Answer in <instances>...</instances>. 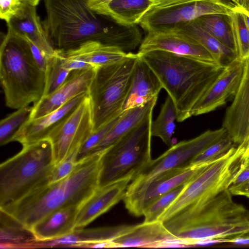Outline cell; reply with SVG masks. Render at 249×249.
Wrapping results in <instances>:
<instances>
[{
	"label": "cell",
	"mask_w": 249,
	"mask_h": 249,
	"mask_svg": "<svg viewBox=\"0 0 249 249\" xmlns=\"http://www.w3.org/2000/svg\"><path fill=\"white\" fill-rule=\"evenodd\" d=\"M138 53H128L118 63L96 68L88 91L93 131L100 128L124 111Z\"/></svg>",
	"instance_id": "ba28073f"
},
{
	"label": "cell",
	"mask_w": 249,
	"mask_h": 249,
	"mask_svg": "<svg viewBox=\"0 0 249 249\" xmlns=\"http://www.w3.org/2000/svg\"><path fill=\"white\" fill-rule=\"evenodd\" d=\"M211 162L178 167L161 174L133 192L125 194L123 199L125 208L134 216L143 215L144 208L153 200L187 183Z\"/></svg>",
	"instance_id": "4fadbf2b"
},
{
	"label": "cell",
	"mask_w": 249,
	"mask_h": 249,
	"mask_svg": "<svg viewBox=\"0 0 249 249\" xmlns=\"http://www.w3.org/2000/svg\"><path fill=\"white\" fill-rule=\"evenodd\" d=\"M157 99L158 97H156L142 105L124 110L104 139L93 149L91 154L110 146L149 114L153 113Z\"/></svg>",
	"instance_id": "484cf974"
},
{
	"label": "cell",
	"mask_w": 249,
	"mask_h": 249,
	"mask_svg": "<svg viewBox=\"0 0 249 249\" xmlns=\"http://www.w3.org/2000/svg\"><path fill=\"white\" fill-rule=\"evenodd\" d=\"M175 26L185 32L206 49L220 65L226 67L237 58L235 53L204 29L196 20Z\"/></svg>",
	"instance_id": "4316f807"
},
{
	"label": "cell",
	"mask_w": 249,
	"mask_h": 249,
	"mask_svg": "<svg viewBox=\"0 0 249 249\" xmlns=\"http://www.w3.org/2000/svg\"><path fill=\"white\" fill-rule=\"evenodd\" d=\"M0 249H26L36 240L31 230L0 211Z\"/></svg>",
	"instance_id": "f1b7e54d"
},
{
	"label": "cell",
	"mask_w": 249,
	"mask_h": 249,
	"mask_svg": "<svg viewBox=\"0 0 249 249\" xmlns=\"http://www.w3.org/2000/svg\"><path fill=\"white\" fill-rule=\"evenodd\" d=\"M58 53L65 57L85 62L95 68L118 63L126 58L128 54V53L118 47L104 44L96 41H89L74 49Z\"/></svg>",
	"instance_id": "cb8c5ba5"
},
{
	"label": "cell",
	"mask_w": 249,
	"mask_h": 249,
	"mask_svg": "<svg viewBox=\"0 0 249 249\" xmlns=\"http://www.w3.org/2000/svg\"><path fill=\"white\" fill-rule=\"evenodd\" d=\"M228 15L235 42L237 58L245 61L249 58V29L238 7Z\"/></svg>",
	"instance_id": "d6a6232c"
},
{
	"label": "cell",
	"mask_w": 249,
	"mask_h": 249,
	"mask_svg": "<svg viewBox=\"0 0 249 249\" xmlns=\"http://www.w3.org/2000/svg\"><path fill=\"white\" fill-rule=\"evenodd\" d=\"M239 10L242 14L245 23L249 29V11L240 7H239Z\"/></svg>",
	"instance_id": "c3c4849f"
},
{
	"label": "cell",
	"mask_w": 249,
	"mask_h": 249,
	"mask_svg": "<svg viewBox=\"0 0 249 249\" xmlns=\"http://www.w3.org/2000/svg\"><path fill=\"white\" fill-rule=\"evenodd\" d=\"M96 68L71 71L65 82L51 94L43 96L36 105L30 119H36L58 109L67 102L88 92Z\"/></svg>",
	"instance_id": "ac0fdd59"
},
{
	"label": "cell",
	"mask_w": 249,
	"mask_h": 249,
	"mask_svg": "<svg viewBox=\"0 0 249 249\" xmlns=\"http://www.w3.org/2000/svg\"><path fill=\"white\" fill-rule=\"evenodd\" d=\"M46 17L42 25L54 50L63 53L84 42L96 41L125 52L142 41L135 25L114 27L89 6L88 0H43Z\"/></svg>",
	"instance_id": "6da1fadb"
},
{
	"label": "cell",
	"mask_w": 249,
	"mask_h": 249,
	"mask_svg": "<svg viewBox=\"0 0 249 249\" xmlns=\"http://www.w3.org/2000/svg\"><path fill=\"white\" fill-rule=\"evenodd\" d=\"M154 2L153 7L148 11L173 7L201 0H151Z\"/></svg>",
	"instance_id": "b9f144b4"
},
{
	"label": "cell",
	"mask_w": 249,
	"mask_h": 249,
	"mask_svg": "<svg viewBox=\"0 0 249 249\" xmlns=\"http://www.w3.org/2000/svg\"><path fill=\"white\" fill-rule=\"evenodd\" d=\"M185 247L204 240L232 238L249 233V210L226 189L202 205L163 222Z\"/></svg>",
	"instance_id": "277c9868"
},
{
	"label": "cell",
	"mask_w": 249,
	"mask_h": 249,
	"mask_svg": "<svg viewBox=\"0 0 249 249\" xmlns=\"http://www.w3.org/2000/svg\"><path fill=\"white\" fill-rule=\"evenodd\" d=\"M236 6L249 11V0H229Z\"/></svg>",
	"instance_id": "7dc6e473"
},
{
	"label": "cell",
	"mask_w": 249,
	"mask_h": 249,
	"mask_svg": "<svg viewBox=\"0 0 249 249\" xmlns=\"http://www.w3.org/2000/svg\"><path fill=\"white\" fill-rule=\"evenodd\" d=\"M7 24L8 31L31 41L49 57L56 54L37 15L35 6L23 2L18 12Z\"/></svg>",
	"instance_id": "7402d4cb"
},
{
	"label": "cell",
	"mask_w": 249,
	"mask_h": 249,
	"mask_svg": "<svg viewBox=\"0 0 249 249\" xmlns=\"http://www.w3.org/2000/svg\"><path fill=\"white\" fill-rule=\"evenodd\" d=\"M231 243L237 246H249V235L232 238Z\"/></svg>",
	"instance_id": "bcb514c9"
},
{
	"label": "cell",
	"mask_w": 249,
	"mask_h": 249,
	"mask_svg": "<svg viewBox=\"0 0 249 249\" xmlns=\"http://www.w3.org/2000/svg\"><path fill=\"white\" fill-rule=\"evenodd\" d=\"M237 8L229 0H198L147 12L138 24L148 32L189 22L207 15H229Z\"/></svg>",
	"instance_id": "8fae6325"
},
{
	"label": "cell",
	"mask_w": 249,
	"mask_h": 249,
	"mask_svg": "<svg viewBox=\"0 0 249 249\" xmlns=\"http://www.w3.org/2000/svg\"><path fill=\"white\" fill-rule=\"evenodd\" d=\"M222 127L234 144H246L249 148V58L245 61L240 84L226 111Z\"/></svg>",
	"instance_id": "2e32d148"
},
{
	"label": "cell",
	"mask_w": 249,
	"mask_h": 249,
	"mask_svg": "<svg viewBox=\"0 0 249 249\" xmlns=\"http://www.w3.org/2000/svg\"><path fill=\"white\" fill-rule=\"evenodd\" d=\"M70 72L62 66V58L58 53L49 58L45 71L46 85L43 96L51 94L58 89Z\"/></svg>",
	"instance_id": "836d02e7"
},
{
	"label": "cell",
	"mask_w": 249,
	"mask_h": 249,
	"mask_svg": "<svg viewBox=\"0 0 249 249\" xmlns=\"http://www.w3.org/2000/svg\"><path fill=\"white\" fill-rule=\"evenodd\" d=\"M106 150L93 153L78 161L66 178L48 183L0 211L31 230L36 223L55 211L80 207L99 186Z\"/></svg>",
	"instance_id": "7a4b0ae2"
},
{
	"label": "cell",
	"mask_w": 249,
	"mask_h": 249,
	"mask_svg": "<svg viewBox=\"0 0 249 249\" xmlns=\"http://www.w3.org/2000/svg\"><path fill=\"white\" fill-rule=\"evenodd\" d=\"M112 0H88V2L89 6L93 11L98 14L105 16L107 6Z\"/></svg>",
	"instance_id": "7bdbcfd3"
},
{
	"label": "cell",
	"mask_w": 249,
	"mask_h": 249,
	"mask_svg": "<svg viewBox=\"0 0 249 249\" xmlns=\"http://www.w3.org/2000/svg\"><path fill=\"white\" fill-rule=\"evenodd\" d=\"M227 135L226 129L222 127L214 130H208L193 139L173 145L158 158L151 160L132 178L125 194L133 192L167 171L190 165L191 160L196 155Z\"/></svg>",
	"instance_id": "30bf717a"
},
{
	"label": "cell",
	"mask_w": 249,
	"mask_h": 249,
	"mask_svg": "<svg viewBox=\"0 0 249 249\" xmlns=\"http://www.w3.org/2000/svg\"><path fill=\"white\" fill-rule=\"evenodd\" d=\"M152 113L106 149L99 186L138 175L151 160Z\"/></svg>",
	"instance_id": "9c48e42d"
},
{
	"label": "cell",
	"mask_w": 249,
	"mask_h": 249,
	"mask_svg": "<svg viewBox=\"0 0 249 249\" xmlns=\"http://www.w3.org/2000/svg\"><path fill=\"white\" fill-rule=\"evenodd\" d=\"M249 181V157L247 159L245 165L236 178L234 181L229 187L234 188L240 186Z\"/></svg>",
	"instance_id": "ee69618b"
},
{
	"label": "cell",
	"mask_w": 249,
	"mask_h": 249,
	"mask_svg": "<svg viewBox=\"0 0 249 249\" xmlns=\"http://www.w3.org/2000/svg\"><path fill=\"white\" fill-rule=\"evenodd\" d=\"M132 179V176H128L99 186L79 207L74 229L84 228L123 199Z\"/></svg>",
	"instance_id": "e0dca14e"
},
{
	"label": "cell",
	"mask_w": 249,
	"mask_h": 249,
	"mask_svg": "<svg viewBox=\"0 0 249 249\" xmlns=\"http://www.w3.org/2000/svg\"><path fill=\"white\" fill-rule=\"evenodd\" d=\"M233 195L249 196V181L236 187L229 189Z\"/></svg>",
	"instance_id": "f6af8a7d"
},
{
	"label": "cell",
	"mask_w": 249,
	"mask_h": 249,
	"mask_svg": "<svg viewBox=\"0 0 249 249\" xmlns=\"http://www.w3.org/2000/svg\"><path fill=\"white\" fill-rule=\"evenodd\" d=\"M79 149L74 151L63 160L54 164L50 177L49 183L59 181L66 178L73 171L77 163L76 158Z\"/></svg>",
	"instance_id": "74e56055"
},
{
	"label": "cell",
	"mask_w": 249,
	"mask_h": 249,
	"mask_svg": "<svg viewBox=\"0 0 249 249\" xmlns=\"http://www.w3.org/2000/svg\"><path fill=\"white\" fill-rule=\"evenodd\" d=\"M79 207L62 208L52 213L33 227L31 231L36 240L57 238L74 230V223Z\"/></svg>",
	"instance_id": "d4e9b609"
},
{
	"label": "cell",
	"mask_w": 249,
	"mask_h": 249,
	"mask_svg": "<svg viewBox=\"0 0 249 249\" xmlns=\"http://www.w3.org/2000/svg\"><path fill=\"white\" fill-rule=\"evenodd\" d=\"M33 106L30 105L18 109L17 111L2 119L0 122V144L12 142L13 138L31 117Z\"/></svg>",
	"instance_id": "1f68e13d"
},
{
	"label": "cell",
	"mask_w": 249,
	"mask_h": 249,
	"mask_svg": "<svg viewBox=\"0 0 249 249\" xmlns=\"http://www.w3.org/2000/svg\"><path fill=\"white\" fill-rule=\"evenodd\" d=\"M161 89L160 80L139 54L123 110L142 105L158 97Z\"/></svg>",
	"instance_id": "603a6c76"
},
{
	"label": "cell",
	"mask_w": 249,
	"mask_h": 249,
	"mask_svg": "<svg viewBox=\"0 0 249 249\" xmlns=\"http://www.w3.org/2000/svg\"><path fill=\"white\" fill-rule=\"evenodd\" d=\"M177 240H179L167 230L163 222L157 220L132 226L111 242L113 248H160Z\"/></svg>",
	"instance_id": "44dd1931"
},
{
	"label": "cell",
	"mask_w": 249,
	"mask_h": 249,
	"mask_svg": "<svg viewBox=\"0 0 249 249\" xmlns=\"http://www.w3.org/2000/svg\"><path fill=\"white\" fill-rule=\"evenodd\" d=\"M0 81L9 108L35 105L44 96L45 72L35 60L28 41L8 30L0 48Z\"/></svg>",
	"instance_id": "5b68a950"
},
{
	"label": "cell",
	"mask_w": 249,
	"mask_h": 249,
	"mask_svg": "<svg viewBox=\"0 0 249 249\" xmlns=\"http://www.w3.org/2000/svg\"><path fill=\"white\" fill-rule=\"evenodd\" d=\"M184 185L161 196L148 204L143 210V222H150L158 220L164 210L178 196L183 189Z\"/></svg>",
	"instance_id": "d590c367"
},
{
	"label": "cell",
	"mask_w": 249,
	"mask_h": 249,
	"mask_svg": "<svg viewBox=\"0 0 249 249\" xmlns=\"http://www.w3.org/2000/svg\"><path fill=\"white\" fill-rule=\"evenodd\" d=\"M60 55L62 58V66L70 71L74 70H80L95 68L91 65L85 62L65 57L60 54Z\"/></svg>",
	"instance_id": "ab89813d"
},
{
	"label": "cell",
	"mask_w": 249,
	"mask_h": 249,
	"mask_svg": "<svg viewBox=\"0 0 249 249\" xmlns=\"http://www.w3.org/2000/svg\"><path fill=\"white\" fill-rule=\"evenodd\" d=\"M177 119L175 106L171 98L168 95L159 116L152 122V136L160 138L167 145L172 146V136L175 129V121Z\"/></svg>",
	"instance_id": "4dcf8cb0"
},
{
	"label": "cell",
	"mask_w": 249,
	"mask_h": 249,
	"mask_svg": "<svg viewBox=\"0 0 249 249\" xmlns=\"http://www.w3.org/2000/svg\"><path fill=\"white\" fill-rule=\"evenodd\" d=\"M132 225L104 227L89 229H74L60 237L44 241L35 240L29 243V249L53 247L84 248L88 244L111 242L129 230Z\"/></svg>",
	"instance_id": "ffe728a7"
},
{
	"label": "cell",
	"mask_w": 249,
	"mask_h": 249,
	"mask_svg": "<svg viewBox=\"0 0 249 249\" xmlns=\"http://www.w3.org/2000/svg\"><path fill=\"white\" fill-rule=\"evenodd\" d=\"M248 197L249 198V196Z\"/></svg>",
	"instance_id": "816d5d0a"
},
{
	"label": "cell",
	"mask_w": 249,
	"mask_h": 249,
	"mask_svg": "<svg viewBox=\"0 0 249 249\" xmlns=\"http://www.w3.org/2000/svg\"><path fill=\"white\" fill-rule=\"evenodd\" d=\"M234 145L232 140L227 135L196 155L191 160L190 165L213 161L224 155Z\"/></svg>",
	"instance_id": "e575fe53"
},
{
	"label": "cell",
	"mask_w": 249,
	"mask_h": 249,
	"mask_svg": "<svg viewBox=\"0 0 249 249\" xmlns=\"http://www.w3.org/2000/svg\"><path fill=\"white\" fill-rule=\"evenodd\" d=\"M35 60L40 68L45 72L49 58L31 41L28 40Z\"/></svg>",
	"instance_id": "60d3db41"
},
{
	"label": "cell",
	"mask_w": 249,
	"mask_h": 249,
	"mask_svg": "<svg viewBox=\"0 0 249 249\" xmlns=\"http://www.w3.org/2000/svg\"><path fill=\"white\" fill-rule=\"evenodd\" d=\"M124 112V111L100 128L92 131L80 146L77 155V162L91 154L93 149L104 139L108 132L123 114Z\"/></svg>",
	"instance_id": "8d00e7d4"
},
{
	"label": "cell",
	"mask_w": 249,
	"mask_h": 249,
	"mask_svg": "<svg viewBox=\"0 0 249 249\" xmlns=\"http://www.w3.org/2000/svg\"><path fill=\"white\" fill-rule=\"evenodd\" d=\"M153 5L151 0H112L105 16L120 25L133 26L138 23Z\"/></svg>",
	"instance_id": "83f0119b"
},
{
	"label": "cell",
	"mask_w": 249,
	"mask_h": 249,
	"mask_svg": "<svg viewBox=\"0 0 249 249\" xmlns=\"http://www.w3.org/2000/svg\"><path fill=\"white\" fill-rule=\"evenodd\" d=\"M93 131L91 104L88 96L47 138L52 145L54 164L79 149Z\"/></svg>",
	"instance_id": "7c38bea8"
},
{
	"label": "cell",
	"mask_w": 249,
	"mask_h": 249,
	"mask_svg": "<svg viewBox=\"0 0 249 249\" xmlns=\"http://www.w3.org/2000/svg\"><path fill=\"white\" fill-rule=\"evenodd\" d=\"M248 158V146L241 144L233 146L224 155L208 163L184 185L158 220L164 222L179 213L198 207L228 189Z\"/></svg>",
	"instance_id": "8992f818"
},
{
	"label": "cell",
	"mask_w": 249,
	"mask_h": 249,
	"mask_svg": "<svg viewBox=\"0 0 249 249\" xmlns=\"http://www.w3.org/2000/svg\"><path fill=\"white\" fill-rule=\"evenodd\" d=\"M245 61L238 58L227 66L191 111V115L207 113L224 105L236 94L240 84Z\"/></svg>",
	"instance_id": "9a60e30c"
},
{
	"label": "cell",
	"mask_w": 249,
	"mask_h": 249,
	"mask_svg": "<svg viewBox=\"0 0 249 249\" xmlns=\"http://www.w3.org/2000/svg\"><path fill=\"white\" fill-rule=\"evenodd\" d=\"M138 53L173 100L178 122L192 116L194 106L226 68L161 51Z\"/></svg>",
	"instance_id": "3957f363"
},
{
	"label": "cell",
	"mask_w": 249,
	"mask_h": 249,
	"mask_svg": "<svg viewBox=\"0 0 249 249\" xmlns=\"http://www.w3.org/2000/svg\"><path fill=\"white\" fill-rule=\"evenodd\" d=\"M152 51L169 52L218 64L213 55L206 49L176 26L159 28L147 32L140 44L138 53Z\"/></svg>",
	"instance_id": "5bb4252c"
},
{
	"label": "cell",
	"mask_w": 249,
	"mask_h": 249,
	"mask_svg": "<svg viewBox=\"0 0 249 249\" xmlns=\"http://www.w3.org/2000/svg\"><path fill=\"white\" fill-rule=\"evenodd\" d=\"M196 20L204 29L236 54L235 42L228 15H207L197 18Z\"/></svg>",
	"instance_id": "f546056e"
},
{
	"label": "cell",
	"mask_w": 249,
	"mask_h": 249,
	"mask_svg": "<svg viewBox=\"0 0 249 249\" xmlns=\"http://www.w3.org/2000/svg\"></svg>",
	"instance_id": "f907efd6"
},
{
	"label": "cell",
	"mask_w": 249,
	"mask_h": 249,
	"mask_svg": "<svg viewBox=\"0 0 249 249\" xmlns=\"http://www.w3.org/2000/svg\"><path fill=\"white\" fill-rule=\"evenodd\" d=\"M23 2L36 6L40 0H21Z\"/></svg>",
	"instance_id": "681fc988"
},
{
	"label": "cell",
	"mask_w": 249,
	"mask_h": 249,
	"mask_svg": "<svg viewBox=\"0 0 249 249\" xmlns=\"http://www.w3.org/2000/svg\"><path fill=\"white\" fill-rule=\"evenodd\" d=\"M51 142L44 139L23 146L0 165V209L20 200L49 183L54 165Z\"/></svg>",
	"instance_id": "52a82bcc"
},
{
	"label": "cell",
	"mask_w": 249,
	"mask_h": 249,
	"mask_svg": "<svg viewBox=\"0 0 249 249\" xmlns=\"http://www.w3.org/2000/svg\"><path fill=\"white\" fill-rule=\"evenodd\" d=\"M21 0H0V17L8 22L22 7Z\"/></svg>",
	"instance_id": "f35d334b"
},
{
	"label": "cell",
	"mask_w": 249,
	"mask_h": 249,
	"mask_svg": "<svg viewBox=\"0 0 249 249\" xmlns=\"http://www.w3.org/2000/svg\"><path fill=\"white\" fill-rule=\"evenodd\" d=\"M88 96V92L82 93L51 113L29 120L16 133L12 142H18L24 146L47 139L51 132L66 119Z\"/></svg>",
	"instance_id": "d6986e66"
}]
</instances>
